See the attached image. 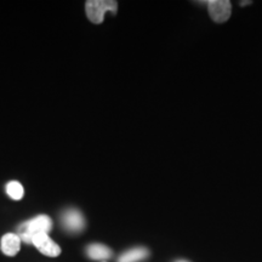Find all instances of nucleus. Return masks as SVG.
Listing matches in <instances>:
<instances>
[{
    "label": "nucleus",
    "mask_w": 262,
    "mask_h": 262,
    "mask_svg": "<svg viewBox=\"0 0 262 262\" xmlns=\"http://www.w3.org/2000/svg\"><path fill=\"white\" fill-rule=\"evenodd\" d=\"M32 244L38 249L42 255L49 257H57L61 254L60 245L55 243L47 233L35 234L32 238Z\"/></svg>",
    "instance_id": "obj_3"
},
{
    "label": "nucleus",
    "mask_w": 262,
    "mask_h": 262,
    "mask_svg": "<svg viewBox=\"0 0 262 262\" xmlns=\"http://www.w3.org/2000/svg\"><path fill=\"white\" fill-rule=\"evenodd\" d=\"M85 10L90 21L98 25L103 21L104 14L107 11H112L113 14H116L118 3L113 0H89L85 3Z\"/></svg>",
    "instance_id": "obj_2"
},
{
    "label": "nucleus",
    "mask_w": 262,
    "mask_h": 262,
    "mask_svg": "<svg viewBox=\"0 0 262 262\" xmlns=\"http://www.w3.org/2000/svg\"><path fill=\"white\" fill-rule=\"evenodd\" d=\"M62 225L66 231L71 233H79L85 228V219L83 214L77 209H68L62 214Z\"/></svg>",
    "instance_id": "obj_4"
},
{
    "label": "nucleus",
    "mask_w": 262,
    "mask_h": 262,
    "mask_svg": "<svg viewBox=\"0 0 262 262\" xmlns=\"http://www.w3.org/2000/svg\"><path fill=\"white\" fill-rule=\"evenodd\" d=\"M86 255L89 258L94 261H107L108 258L112 257V250L107 247V245L100 244V243H94L90 244L89 247L86 248Z\"/></svg>",
    "instance_id": "obj_7"
},
{
    "label": "nucleus",
    "mask_w": 262,
    "mask_h": 262,
    "mask_svg": "<svg viewBox=\"0 0 262 262\" xmlns=\"http://www.w3.org/2000/svg\"><path fill=\"white\" fill-rule=\"evenodd\" d=\"M52 229V221L47 215H39L31 220L24 222L18 226V237L21 242L27 244H32V238L35 234L47 233L49 234Z\"/></svg>",
    "instance_id": "obj_1"
},
{
    "label": "nucleus",
    "mask_w": 262,
    "mask_h": 262,
    "mask_svg": "<svg viewBox=\"0 0 262 262\" xmlns=\"http://www.w3.org/2000/svg\"><path fill=\"white\" fill-rule=\"evenodd\" d=\"M176 262H188V261H186V260H179V261H176Z\"/></svg>",
    "instance_id": "obj_11"
},
{
    "label": "nucleus",
    "mask_w": 262,
    "mask_h": 262,
    "mask_svg": "<svg viewBox=\"0 0 262 262\" xmlns=\"http://www.w3.org/2000/svg\"><path fill=\"white\" fill-rule=\"evenodd\" d=\"M0 249L6 256L17 255L19 249H21V239H19L18 234L8 233L3 235L2 242H0Z\"/></svg>",
    "instance_id": "obj_6"
},
{
    "label": "nucleus",
    "mask_w": 262,
    "mask_h": 262,
    "mask_svg": "<svg viewBox=\"0 0 262 262\" xmlns=\"http://www.w3.org/2000/svg\"><path fill=\"white\" fill-rule=\"evenodd\" d=\"M247 4H251V2H241L242 6H245Z\"/></svg>",
    "instance_id": "obj_10"
},
{
    "label": "nucleus",
    "mask_w": 262,
    "mask_h": 262,
    "mask_svg": "<svg viewBox=\"0 0 262 262\" xmlns=\"http://www.w3.org/2000/svg\"><path fill=\"white\" fill-rule=\"evenodd\" d=\"M209 9V15L217 24L226 22L232 12V5L228 0H210L206 2Z\"/></svg>",
    "instance_id": "obj_5"
},
{
    "label": "nucleus",
    "mask_w": 262,
    "mask_h": 262,
    "mask_svg": "<svg viewBox=\"0 0 262 262\" xmlns=\"http://www.w3.org/2000/svg\"><path fill=\"white\" fill-rule=\"evenodd\" d=\"M148 255L149 251L147 250L146 248H133L120 255V256L118 257L117 262H140L146 260V258L148 257Z\"/></svg>",
    "instance_id": "obj_8"
},
{
    "label": "nucleus",
    "mask_w": 262,
    "mask_h": 262,
    "mask_svg": "<svg viewBox=\"0 0 262 262\" xmlns=\"http://www.w3.org/2000/svg\"><path fill=\"white\" fill-rule=\"evenodd\" d=\"M6 193H8L9 196H11L14 201H21L25 194L24 186L17 181L9 182L8 185H6Z\"/></svg>",
    "instance_id": "obj_9"
}]
</instances>
